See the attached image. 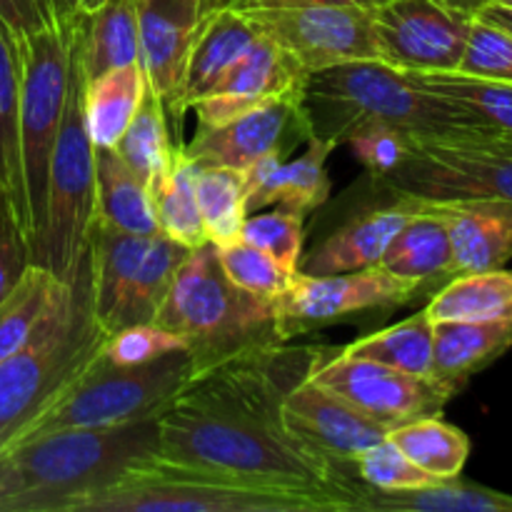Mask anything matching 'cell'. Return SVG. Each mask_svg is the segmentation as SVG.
Masks as SVG:
<instances>
[{"label":"cell","mask_w":512,"mask_h":512,"mask_svg":"<svg viewBox=\"0 0 512 512\" xmlns=\"http://www.w3.org/2000/svg\"><path fill=\"white\" fill-rule=\"evenodd\" d=\"M280 348L195 378L160 413V460L230 483L333 495L353 512L358 475L340 473L285 425L283 393L313 368L283 375L298 358L285 363Z\"/></svg>","instance_id":"1"},{"label":"cell","mask_w":512,"mask_h":512,"mask_svg":"<svg viewBox=\"0 0 512 512\" xmlns=\"http://www.w3.org/2000/svg\"><path fill=\"white\" fill-rule=\"evenodd\" d=\"M298 110L308 138L340 145L368 128H393L408 140H445L488 128L458 105L420 90L383 60H348L305 75Z\"/></svg>","instance_id":"2"},{"label":"cell","mask_w":512,"mask_h":512,"mask_svg":"<svg viewBox=\"0 0 512 512\" xmlns=\"http://www.w3.org/2000/svg\"><path fill=\"white\" fill-rule=\"evenodd\" d=\"M3 453L18 478L5 512H75L83 500L158 458V418L25 435Z\"/></svg>","instance_id":"3"},{"label":"cell","mask_w":512,"mask_h":512,"mask_svg":"<svg viewBox=\"0 0 512 512\" xmlns=\"http://www.w3.org/2000/svg\"><path fill=\"white\" fill-rule=\"evenodd\" d=\"M105 330L93 315L90 248L33 333L0 363V453L8 450L98 358Z\"/></svg>","instance_id":"4"},{"label":"cell","mask_w":512,"mask_h":512,"mask_svg":"<svg viewBox=\"0 0 512 512\" xmlns=\"http://www.w3.org/2000/svg\"><path fill=\"white\" fill-rule=\"evenodd\" d=\"M155 323L183 340L198 378L220 365L285 345L278 333L275 300H263L230 283L210 240L188 250Z\"/></svg>","instance_id":"5"},{"label":"cell","mask_w":512,"mask_h":512,"mask_svg":"<svg viewBox=\"0 0 512 512\" xmlns=\"http://www.w3.org/2000/svg\"><path fill=\"white\" fill-rule=\"evenodd\" d=\"M195 378L198 368L188 348L173 350L143 365L105 363L98 353L80 378L20 438L160 418Z\"/></svg>","instance_id":"6"},{"label":"cell","mask_w":512,"mask_h":512,"mask_svg":"<svg viewBox=\"0 0 512 512\" xmlns=\"http://www.w3.org/2000/svg\"><path fill=\"white\" fill-rule=\"evenodd\" d=\"M75 512H348L333 495L230 483L150 460L113 488L83 500Z\"/></svg>","instance_id":"7"},{"label":"cell","mask_w":512,"mask_h":512,"mask_svg":"<svg viewBox=\"0 0 512 512\" xmlns=\"http://www.w3.org/2000/svg\"><path fill=\"white\" fill-rule=\"evenodd\" d=\"M85 78L73 53L68 103L48 173L45 223L30 263L68 283L88 255L95 225V145L85 123Z\"/></svg>","instance_id":"8"},{"label":"cell","mask_w":512,"mask_h":512,"mask_svg":"<svg viewBox=\"0 0 512 512\" xmlns=\"http://www.w3.org/2000/svg\"><path fill=\"white\" fill-rule=\"evenodd\" d=\"M23 63L20 90V173L25 193V243L33 250L45 223L48 173L68 103L73 38L68 23L18 43Z\"/></svg>","instance_id":"9"},{"label":"cell","mask_w":512,"mask_h":512,"mask_svg":"<svg viewBox=\"0 0 512 512\" xmlns=\"http://www.w3.org/2000/svg\"><path fill=\"white\" fill-rule=\"evenodd\" d=\"M373 180L395 200H512V133L408 140L403 163Z\"/></svg>","instance_id":"10"},{"label":"cell","mask_w":512,"mask_h":512,"mask_svg":"<svg viewBox=\"0 0 512 512\" xmlns=\"http://www.w3.org/2000/svg\"><path fill=\"white\" fill-rule=\"evenodd\" d=\"M263 38L283 48L305 73L378 60L370 10L338 5H235Z\"/></svg>","instance_id":"11"},{"label":"cell","mask_w":512,"mask_h":512,"mask_svg":"<svg viewBox=\"0 0 512 512\" xmlns=\"http://www.w3.org/2000/svg\"><path fill=\"white\" fill-rule=\"evenodd\" d=\"M423 290L415 283L385 273L383 268L338 275L295 273L288 290L275 300L278 333L283 343L313 333L330 323L413 303Z\"/></svg>","instance_id":"12"},{"label":"cell","mask_w":512,"mask_h":512,"mask_svg":"<svg viewBox=\"0 0 512 512\" xmlns=\"http://www.w3.org/2000/svg\"><path fill=\"white\" fill-rule=\"evenodd\" d=\"M308 375L388 433L413 420L440 415L450 403V395L430 378L345 353L315 363Z\"/></svg>","instance_id":"13"},{"label":"cell","mask_w":512,"mask_h":512,"mask_svg":"<svg viewBox=\"0 0 512 512\" xmlns=\"http://www.w3.org/2000/svg\"><path fill=\"white\" fill-rule=\"evenodd\" d=\"M370 20L378 60L413 73H455L473 18L435 0H388Z\"/></svg>","instance_id":"14"},{"label":"cell","mask_w":512,"mask_h":512,"mask_svg":"<svg viewBox=\"0 0 512 512\" xmlns=\"http://www.w3.org/2000/svg\"><path fill=\"white\" fill-rule=\"evenodd\" d=\"M225 3L228 0H135L145 75L170 113L178 103L195 40Z\"/></svg>","instance_id":"15"},{"label":"cell","mask_w":512,"mask_h":512,"mask_svg":"<svg viewBox=\"0 0 512 512\" xmlns=\"http://www.w3.org/2000/svg\"><path fill=\"white\" fill-rule=\"evenodd\" d=\"M308 140L298 98H278L258 105L223 125H198V133L183 145V153L195 165L248 170L270 153H283L298 140Z\"/></svg>","instance_id":"16"},{"label":"cell","mask_w":512,"mask_h":512,"mask_svg":"<svg viewBox=\"0 0 512 512\" xmlns=\"http://www.w3.org/2000/svg\"><path fill=\"white\" fill-rule=\"evenodd\" d=\"M280 413L300 443L340 465H350L355 455L388 438L383 425L373 423L340 395L310 380L308 373L285 390Z\"/></svg>","instance_id":"17"},{"label":"cell","mask_w":512,"mask_h":512,"mask_svg":"<svg viewBox=\"0 0 512 512\" xmlns=\"http://www.w3.org/2000/svg\"><path fill=\"white\" fill-rule=\"evenodd\" d=\"M305 70L273 40L260 35L258 43L233 65L208 98L190 110L198 113V125H223L258 105L278 98H298Z\"/></svg>","instance_id":"18"},{"label":"cell","mask_w":512,"mask_h":512,"mask_svg":"<svg viewBox=\"0 0 512 512\" xmlns=\"http://www.w3.org/2000/svg\"><path fill=\"white\" fill-rule=\"evenodd\" d=\"M443 220L453 245V278L505 268L512 260V200H405Z\"/></svg>","instance_id":"19"},{"label":"cell","mask_w":512,"mask_h":512,"mask_svg":"<svg viewBox=\"0 0 512 512\" xmlns=\"http://www.w3.org/2000/svg\"><path fill=\"white\" fill-rule=\"evenodd\" d=\"M330 150L335 145L328 140L308 138V148L293 163H283V153H270L243 170L248 215L278 205L305 218L310 210L320 208L330 195V175L325 168Z\"/></svg>","instance_id":"20"},{"label":"cell","mask_w":512,"mask_h":512,"mask_svg":"<svg viewBox=\"0 0 512 512\" xmlns=\"http://www.w3.org/2000/svg\"><path fill=\"white\" fill-rule=\"evenodd\" d=\"M410 213L413 210L403 200H395L393 208L355 215L330 238H325L313 253L300 258L298 270L305 275H338L380 268L390 240L398 235Z\"/></svg>","instance_id":"21"},{"label":"cell","mask_w":512,"mask_h":512,"mask_svg":"<svg viewBox=\"0 0 512 512\" xmlns=\"http://www.w3.org/2000/svg\"><path fill=\"white\" fill-rule=\"evenodd\" d=\"M512 348V318L465 323L443 320L433 328V383H438L450 400L488 365L503 358Z\"/></svg>","instance_id":"22"},{"label":"cell","mask_w":512,"mask_h":512,"mask_svg":"<svg viewBox=\"0 0 512 512\" xmlns=\"http://www.w3.org/2000/svg\"><path fill=\"white\" fill-rule=\"evenodd\" d=\"M258 38L260 33L250 23L248 15L235 5L225 3L195 40L173 113L180 118L198 100L208 98L218 88L220 80L233 70V65L258 43Z\"/></svg>","instance_id":"23"},{"label":"cell","mask_w":512,"mask_h":512,"mask_svg":"<svg viewBox=\"0 0 512 512\" xmlns=\"http://www.w3.org/2000/svg\"><path fill=\"white\" fill-rule=\"evenodd\" d=\"M73 53L85 83L113 68L143 63L135 0H103L68 20Z\"/></svg>","instance_id":"24"},{"label":"cell","mask_w":512,"mask_h":512,"mask_svg":"<svg viewBox=\"0 0 512 512\" xmlns=\"http://www.w3.org/2000/svg\"><path fill=\"white\" fill-rule=\"evenodd\" d=\"M405 203V200H403ZM413 213L405 220L385 250L380 268L400 280L415 283L420 290L435 288L453 278V245L443 220L413 203H405Z\"/></svg>","instance_id":"25"},{"label":"cell","mask_w":512,"mask_h":512,"mask_svg":"<svg viewBox=\"0 0 512 512\" xmlns=\"http://www.w3.org/2000/svg\"><path fill=\"white\" fill-rule=\"evenodd\" d=\"M95 225L128 235L160 233L150 190L115 148L95 145Z\"/></svg>","instance_id":"26"},{"label":"cell","mask_w":512,"mask_h":512,"mask_svg":"<svg viewBox=\"0 0 512 512\" xmlns=\"http://www.w3.org/2000/svg\"><path fill=\"white\" fill-rule=\"evenodd\" d=\"M355 510L365 512H512V495L470 480H435L413 490L380 493L363 485Z\"/></svg>","instance_id":"27"},{"label":"cell","mask_w":512,"mask_h":512,"mask_svg":"<svg viewBox=\"0 0 512 512\" xmlns=\"http://www.w3.org/2000/svg\"><path fill=\"white\" fill-rule=\"evenodd\" d=\"M150 80L143 63L113 68L85 83V123L93 145L115 148L120 135L138 113Z\"/></svg>","instance_id":"28"},{"label":"cell","mask_w":512,"mask_h":512,"mask_svg":"<svg viewBox=\"0 0 512 512\" xmlns=\"http://www.w3.org/2000/svg\"><path fill=\"white\" fill-rule=\"evenodd\" d=\"M20 90H23V63H20L18 43L0 23V193L10 200L20 230H25V193L23 173H20Z\"/></svg>","instance_id":"29"},{"label":"cell","mask_w":512,"mask_h":512,"mask_svg":"<svg viewBox=\"0 0 512 512\" xmlns=\"http://www.w3.org/2000/svg\"><path fill=\"white\" fill-rule=\"evenodd\" d=\"M425 313L433 323L443 320L483 323V320L512 318V270L495 268L455 275L430 295Z\"/></svg>","instance_id":"30"},{"label":"cell","mask_w":512,"mask_h":512,"mask_svg":"<svg viewBox=\"0 0 512 512\" xmlns=\"http://www.w3.org/2000/svg\"><path fill=\"white\" fill-rule=\"evenodd\" d=\"M195 170L198 165L183 153V148H175V158L168 173L150 185V200H153L160 233L185 245L188 250L208 243L203 218H200L198 195H195Z\"/></svg>","instance_id":"31"},{"label":"cell","mask_w":512,"mask_h":512,"mask_svg":"<svg viewBox=\"0 0 512 512\" xmlns=\"http://www.w3.org/2000/svg\"><path fill=\"white\" fill-rule=\"evenodd\" d=\"M433 328L435 323L430 320V315L420 310V313L405 318L403 323H395L390 328L355 340L340 353L375 360V363L390 365V368L418 375V378H430L433 375Z\"/></svg>","instance_id":"32"},{"label":"cell","mask_w":512,"mask_h":512,"mask_svg":"<svg viewBox=\"0 0 512 512\" xmlns=\"http://www.w3.org/2000/svg\"><path fill=\"white\" fill-rule=\"evenodd\" d=\"M115 153L123 158V163L148 190L155 180L168 173L175 158V148L170 143L165 105L153 85H148L138 113L115 143Z\"/></svg>","instance_id":"33"},{"label":"cell","mask_w":512,"mask_h":512,"mask_svg":"<svg viewBox=\"0 0 512 512\" xmlns=\"http://www.w3.org/2000/svg\"><path fill=\"white\" fill-rule=\"evenodd\" d=\"M405 73L420 90L458 105L480 125L512 133V83L463 73Z\"/></svg>","instance_id":"34"},{"label":"cell","mask_w":512,"mask_h":512,"mask_svg":"<svg viewBox=\"0 0 512 512\" xmlns=\"http://www.w3.org/2000/svg\"><path fill=\"white\" fill-rule=\"evenodd\" d=\"M388 438L413 460L418 468L438 480L458 478L470 458V438L455 425L433 418H420L390 430Z\"/></svg>","instance_id":"35"},{"label":"cell","mask_w":512,"mask_h":512,"mask_svg":"<svg viewBox=\"0 0 512 512\" xmlns=\"http://www.w3.org/2000/svg\"><path fill=\"white\" fill-rule=\"evenodd\" d=\"M195 195H198L200 218L210 243L225 245L238 240L245 208V178L243 173L215 165H198L195 170Z\"/></svg>","instance_id":"36"},{"label":"cell","mask_w":512,"mask_h":512,"mask_svg":"<svg viewBox=\"0 0 512 512\" xmlns=\"http://www.w3.org/2000/svg\"><path fill=\"white\" fill-rule=\"evenodd\" d=\"M60 280L40 265H28L8 298L0 303V363L28 340L38 320L53 303Z\"/></svg>","instance_id":"37"},{"label":"cell","mask_w":512,"mask_h":512,"mask_svg":"<svg viewBox=\"0 0 512 512\" xmlns=\"http://www.w3.org/2000/svg\"><path fill=\"white\" fill-rule=\"evenodd\" d=\"M215 245V243H213ZM220 268L233 285L263 300H278L293 280V270L283 268L275 258L245 240L215 245Z\"/></svg>","instance_id":"38"},{"label":"cell","mask_w":512,"mask_h":512,"mask_svg":"<svg viewBox=\"0 0 512 512\" xmlns=\"http://www.w3.org/2000/svg\"><path fill=\"white\" fill-rule=\"evenodd\" d=\"M350 465L355 468L360 483L368 485L370 490H380V493L423 488V485L438 480L425 473L423 468H418L390 438L380 440V443L370 445L368 450L355 455Z\"/></svg>","instance_id":"39"},{"label":"cell","mask_w":512,"mask_h":512,"mask_svg":"<svg viewBox=\"0 0 512 512\" xmlns=\"http://www.w3.org/2000/svg\"><path fill=\"white\" fill-rule=\"evenodd\" d=\"M238 238L298 273L303 258V215L283 208H275L273 213H250L243 220Z\"/></svg>","instance_id":"40"},{"label":"cell","mask_w":512,"mask_h":512,"mask_svg":"<svg viewBox=\"0 0 512 512\" xmlns=\"http://www.w3.org/2000/svg\"><path fill=\"white\" fill-rule=\"evenodd\" d=\"M455 73L512 83V35L498 25L473 18Z\"/></svg>","instance_id":"41"},{"label":"cell","mask_w":512,"mask_h":512,"mask_svg":"<svg viewBox=\"0 0 512 512\" xmlns=\"http://www.w3.org/2000/svg\"><path fill=\"white\" fill-rule=\"evenodd\" d=\"M180 348H185L183 340L158 323H138L105 335L100 358L113 365H143Z\"/></svg>","instance_id":"42"},{"label":"cell","mask_w":512,"mask_h":512,"mask_svg":"<svg viewBox=\"0 0 512 512\" xmlns=\"http://www.w3.org/2000/svg\"><path fill=\"white\" fill-rule=\"evenodd\" d=\"M30 265V250L23 238L10 200L0 193V303L18 285Z\"/></svg>","instance_id":"43"},{"label":"cell","mask_w":512,"mask_h":512,"mask_svg":"<svg viewBox=\"0 0 512 512\" xmlns=\"http://www.w3.org/2000/svg\"><path fill=\"white\" fill-rule=\"evenodd\" d=\"M355 150V158L368 168L373 178L398 168L408 155V138L393 128H368L348 140Z\"/></svg>","instance_id":"44"},{"label":"cell","mask_w":512,"mask_h":512,"mask_svg":"<svg viewBox=\"0 0 512 512\" xmlns=\"http://www.w3.org/2000/svg\"><path fill=\"white\" fill-rule=\"evenodd\" d=\"M0 23L10 30L15 43L58 28L60 20L55 0H0Z\"/></svg>","instance_id":"45"},{"label":"cell","mask_w":512,"mask_h":512,"mask_svg":"<svg viewBox=\"0 0 512 512\" xmlns=\"http://www.w3.org/2000/svg\"><path fill=\"white\" fill-rule=\"evenodd\" d=\"M388 0H230V5H338V8L375 10Z\"/></svg>","instance_id":"46"},{"label":"cell","mask_w":512,"mask_h":512,"mask_svg":"<svg viewBox=\"0 0 512 512\" xmlns=\"http://www.w3.org/2000/svg\"><path fill=\"white\" fill-rule=\"evenodd\" d=\"M475 18L485 20V23L498 25V28H503L505 33L512 35V5H503V3H498V0H493V3L485 5V8L480 10Z\"/></svg>","instance_id":"47"},{"label":"cell","mask_w":512,"mask_h":512,"mask_svg":"<svg viewBox=\"0 0 512 512\" xmlns=\"http://www.w3.org/2000/svg\"><path fill=\"white\" fill-rule=\"evenodd\" d=\"M15 493H18V478L5 453H0V512H5V505L15 498Z\"/></svg>","instance_id":"48"},{"label":"cell","mask_w":512,"mask_h":512,"mask_svg":"<svg viewBox=\"0 0 512 512\" xmlns=\"http://www.w3.org/2000/svg\"><path fill=\"white\" fill-rule=\"evenodd\" d=\"M100 3H103V0H55L60 20H63V23H68L70 18H75V15H80V13H88V10H93L95 5H100Z\"/></svg>","instance_id":"49"},{"label":"cell","mask_w":512,"mask_h":512,"mask_svg":"<svg viewBox=\"0 0 512 512\" xmlns=\"http://www.w3.org/2000/svg\"><path fill=\"white\" fill-rule=\"evenodd\" d=\"M435 3L443 5V8H448V10H455V13H460V15L475 18V15H478L485 5L493 3V0H435Z\"/></svg>","instance_id":"50"},{"label":"cell","mask_w":512,"mask_h":512,"mask_svg":"<svg viewBox=\"0 0 512 512\" xmlns=\"http://www.w3.org/2000/svg\"><path fill=\"white\" fill-rule=\"evenodd\" d=\"M498 3H503V5H512V0H498Z\"/></svg>","instance_id":"51"},{"label":"cell","mask_w":512,"mask_h":512,"mask_svg":"<svg viewBox=\"0 0 512 512\" xmlns=\"http://www.w3.org/2000/svg\"><path fill=\"white\" fill-rule=\"evenodd\" d=\"M228 3H230V0H228Z\"/></svg>","instance_id":"52"}]
</instances>
